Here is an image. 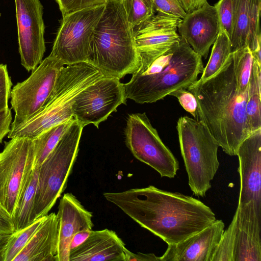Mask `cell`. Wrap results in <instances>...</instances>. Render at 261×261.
<instances>
[{"mask_svg": "<svg viewBox=\"0 0 261 261\" xmlns=\"http://www.w3.org/2000/svg\"><path fill=\"white\" fill-rule=\"evenodd\" d=\"M103 195L107 201L168 245L187 239L216 220L211 208L200 200L153 186L104 192Z\"/></svg>", "mask_w": 261, "mask_h": 261, "instance_id": "6da1fadb", "label": "cell"}, {"mask_svg": "<svg viewBox=\"0 0 261 261\" xmlns=\"http://www.w3.org/2000/svg\"><path fill=\"white\" fill-rule=\"evenodd\" d=\"M187 89L196 99L197 120L226 154L236 155L240 144L252 133L246 112L248 89L242 92L238 87L233 53L217 73L196 81Z\"/></svg>", "mask_w": 261, "mask_h": 261, "instance_id": "7a4b0ae2", "label": "cell"}, {"mask_svg": "<svg viewBox=\"0 0 261 261\" xmlns=\"http://www.w3.org/2000/svg\"><path fill=\"white\" fill-rule=\"evenodd\" d=\"M204 69L202 57L180 39L154 57L141 59L130 81L124 84L126 98L153 103L177 89L188 88Z\"/></svg>", "mask_w": 261, "mask_h": 261, "instance_id": "3957f363", "label": "cell"}, {"mask_svg": "<svg viewBox=\"0 0 261 261\" xmlns=\"http://www.w3.org/2000/svg\"><path fill=\"white\" fill-rule=\"evenodd\" d=\"M86 62L105 76L120 79L140 65L133 28L121 0H107L95 28Z\"/></svg>", "mask_w": 261, "mask_h": 261, "instance_id": "277c9868", "label": "cell"}, {"mask_svg": "<svg viewBox=\"0 0 261 261\" xmlns=\"http://www.w3.org/2000/svg\"><path fill=\"white\" fill-rule=\"evenodd\" d=\"M104 76L98 69L86 62L63 66L42 108L27 122L10 131L8 138L34 139L51 127L73 118L72 105L74 97Z\"/></svg>", "mask_w": 261, "mask_h": 261, "instance_id": "5b68a950", "label": "cell"}, {"mask_svg": "<svg viewBox=\"0 0 261 261\" xmlns=\"http://www.w3.org/2000/svg\"><path fill=\"white\" fill-rule=\"evenodd\" d=\"M176 128L189 187L194 195L204 197L220 165L219 145L200 120L181 117Z\"/></svg>", "mask_w": 261, "mask_h": 261, "instance_id": "8992f818", "label": "cell"}, {"mask_svg": "<svg viewBox=\"0 0 261 261\" xmlns=\"http://www.w3.org/2000/svg\"><path fill=\"white\" fill-rule=\"evenodd\" d=\"M75 119L39 166L32 220L47 215L65 190L79 151L83 128Z\"/></svg>", "mask_w": 261, "mask_h": 261, "instance_id": "52a82bcc", "label": "cell"}, {"mask_svg": "<svg viewBox=\"0 0 261 261\" xmlns=\"http://www.w3.org/2000/svg\"><path fill=\"white\" fill-rule=\"evenodd\" d=\"M63 66L60 61L49 55L32 71L27 79L13 87L10 92V103L15 116L10 131L27 122L40 111Z\"/></svg>", "mask_w": 261, "mask_h": 261, "instance_id": "ba28073f", "label": "cell"}, {"mask_svg": "<svg viewBox=\"0 0 261 261\" xmlns=\"http://www.w3.org/2000/svg\"><path fill=\"white\" fill-rule=\"evenodd\" d=\"M125 143L133 155L161 177L173 178L179 163L161 139L145 113L132 114L127 119Z\"/></svg>", "mask_w": 261, "mask_h": 261, "instance_id": "9c48e42d", "label": "cell"}, {"mask_svg": "<svg viewBox=\"0 0 261 261\" xmlns=\"http://www.w3.org/2000/svg\"><path fill=\"white\" fill-rule=\"evenodd\" d=\"M105 4L62 17L49 55L64 65L86 62L94 31Z\"/></svg>", "mask_w": 261, "mask_h": 261, "instance_id": "30bf717a", "label": "cell"}, {"mask_svg": "<svg viewBox=\"0 0 261 261\" xmlns=\"http://www.w3.org/2000/svg\"><path fill=\"white\" fill-rule=\"evenodd\" d=\"M34 161L33 139L14 137L0 153V206L12 216Z\"/></svg>", "mask_w": 261, "mask_h": 261, "instance_id": "8fae6325", "label": "cell"}, {"mask_svg": "<svg viewBox=\"0 0 261 261\" xmlns=\"http://www.w3.org/2000/svg\"><path fill=\"white\" fill-rule=\"evenodd\" d=\"M124 84L120 79L104 76L81 91L72 105L73 118L84 127L92 124L98 127L110 115L125 104Z\"/></svg>", "mask_w": 261, "mask_h": 261, "instance_id": "7c38bea8", "label": "cell"}, {"mask_svg": "<svg viewBox=\"0 0 261 261\" xmlns=\"http://www.w3.org/2000/svg\"><path fill=\"white\" fill-rule=\"evenodd\" d=\"M14 1L21 64L32 71L42 62L46 50L43 7L40 0Z\"/></svg>", "mask_w": 261, "mask_h": 261, "instance_id": "4fadbf2b", "label": "cell"}, {"mask_svg": "<svg viewBox=\"0 0 261 261\" xmlns=\"http://www.w3.org/2000/svg\"><path fill=\"white\" fill-rule=\"evenodd\" d=\"M181 20L156 13L135 27L134 36L140 60L158 56L177 43L181 38L177 31Z\"/></svg>", "mask_w": 261, "mask_h": 261, "instance_id": "5bb4252c", "label": "cell"}, {"mask_svg": "<svg viewBox=\"0 0 261 261\" xmlns=\"http://www.w3.org/2000/svg\"><path fill=\"white\" fill-rule=\"evenodd\" d=\"M236 155L240 179L238 206L252 202L261 210V128L241 142Z\"/></svg>", "mask_w": 261, "mask_h": 261, "instance_id": "9a60e30c", "label": "cell"}, {"mask_svg": "<svg viewBox=\"0 0 261 261\" xmlns=\"http://www.w3.org/2000/svg\"><path fill=\"white\" fill-rule=\"evenodd\" d=\"M178 31L196 53L206 59L220 32L215 7L207 2L187 14L179 23Z\"/></svg>", "mask_w": 261, "mask_h": 261, "instance_id": "2e32d148", "label": "cell"}, {"mask_svg": "<svg viewBox=\"0 0 261 261\" xmlns=\"http://www.w3.org/2000/svg\"><path fill=\"white\" fill-rule=\"evenodd\" d=\"M222 220H216L200 231L168 247L160 261H211L224 231Z\"/></svg>", "mask_w": 261, "mask_h": 261, "instance_id": "e0dca14e", "label": "cell"}, {"mask_svg": "<svg viewBox=\"0 0 261 261\" xmlns=\"http://www.w3.org/2000/svg\"><path fill=\"white\" fill-rule=\"evenodd\" d=\"M260 9L261 0H235L234 28L230 39L232 51L248 47L260 65Z\"/></svg>", "mask_w": 261, "mask_h": 261, "instance_id": "ac0fdd59", "label": "cell"}, {"mask_svg": "<svg viewBox=\"0 0 261 261\" xmlns=\"http://www.w3.org/2000/svg\"><path fill=\"white\" fill-rule=\"evenodd\" d=\"M59 221V261H69L70 244L77 232L92 230V214L71 193L63 195L57 214Z\"/></svg>", "mask_w": 261, "mask_h": 261, "instance_id": "d6986e66", "label": "cell"}, {"mask_svg": "<svg viewBox=\"0 0 261 261\" xmlns=\"http://www.w3.org/2000/svg\"><path fill=\"white\" fill-rule=\"evenodd\" d=\"M125 248L114 231L92 230L87 240L70 252L69 261H126Z\"/></svg>", "mask_w": 261, "mask_h": 261, "instance_id": "ffe728a7", "label": "cell"}, {"mask_svg": "<svg viewBox=\"0 0 261 261\" xmlns=\"http://www.w3.org/2000/svg\"><path fill=\"white\" fill-rule=\"evenodd\" d=\"M59 221L54 213L47 215L30 240L13 261H59Z\"/></svg>", "mask_w": 261, "mask_h": 261, "instance_id": "44dd1931", "label": "cell"}, {"mask_svg": "<svg viewBox=\"0 0 261 261\" xmlns=\"http://www.w3.org/2000/svg\"><path fill=\"white\" fill-rule=\"evenodd\" d=\"M39 166H34L24 183L11 216L15 232L31 224Z\"/></svg>", "mask_w": 261, "mask_h": 261, "instance_id": "7402d4cb", "label": "cell"}, {"mask_svg": "<svg viewBox=\"0 0 261 261\" xmlns=\"http://www.w3.org/2000/svg\"><path fill=\"white\" fill-rule=\"evenodd\" d=\"M260 67L253 58L246 107L247 122L251 133L261 128Z\"/></svg>", "mask_w": 261, "mask_h": 261, "instance_id": "603a6c76", "label": "cell"}, {"mask_svg": "<svg viewBox=\"0 0 261 261\" xmlns=\"http://www.w3.org/2000/svg\"><path fill=\"white\" fill-rule=\"evenodd\" d=\"M74 120L73 118L52 126L33 139L34 166H40L56 147Z\"/></svg>", "mask_w": 261, "mask_h": 261, "instance_id": "cb8c5ba5", "label": "cell"}, {"mask_svg": "<svg viewBox=\"0 0 261 261\" xmlns=\"http://www.w3.org/2000/svg\"><path fill=\"white\" fill-rule=\"evenodd\" d=\"M232 52L230 39L223 31H220L212 48L209 60L199 81H204L217 73Z\"/></svg>", "mask_w": 261, "mask_h": 261, "instance_id": "d4e9b609", "label": "cell"}, {"mask_svg": "<svg viewBox=\"0 0 261 261\" xmlns=\"http://www.w3.org/2000/svg\"><path fill=\"white\" fill-rule=\"evenodd\" d=\"M233 261H261V241L238 227L234 239Z\"/></svg>", "mask_w": 261, "mask_h": 261, "instance_id": "484cf974", "label": "cell"}, {"mask_svg": "<svg viewBox=\"0 0 261 261\" xmlns=\"http://www.w3.org/2000/svg\"><path fill=\"white\" fill-rule=\"evenodd\" d=\"M45 216L38 218L25 228L11 234L5 249L4 261H13L30 240Z\"/></svg>", "mask_w": 261, "mask_h": 261, "instance_id": "4316f807", "label": "cell"}, {"mask_svg": "<svg viewBox=\"0 0 261 261\" xmlns=\"http://www.w3.org/2000/svg\"><path fill=\"white\" fill-rule=\"evenodd\" d=\"M234 71L237 85L242 92L249 88L253 57L248 47L242 48L233 51Z\"/></svg>", "mask_w": 261, "mask_h": 261, "instance_id": "83f0119b", "label": "cell"}, {"mask_svg": "<svg viewBox=\"0 0 261 261\" xmlns=\"http://www.w3.org/2000/svg\"><path fill=\"white\" fill-rule=\"evenodd\" d=\"M127 18L134 28L153 15V0H121Z\"/></svg>", "mask_w": 261, "mask_h": 261, "instance_id": "f1b7e54d", "label": "cell"}, {"mask_svg": "<svg viewBox=\"0 0 261 261\" xmlns=\"http://www.w3.org/2000/svg\"><path fill=\"white\" fill-rule=\"evenodd\" d=\"M237 229V215L235 213L228 227L223 232L211 261H233L234 239Z\"/></svg>", "mask_w": 261, "mask_h": 261, "instance_id": "f546056e", "label": "cell"}, {"mask_svg": "<svg viewBox=\"0 0 261 261\" xmlns=\"http://www.w3.org/2000/svg\"><path fill=\"white\" fill-rule=\"evenodd\" d=\"M214 6L217 13L220 31H224L230 40L234 28L235 0H219Z\"/></svg>", "mask_w": 261, "mask_h": 261, "instance_id": "4dcf8cb0", "label": "cell"}, {"mask_svg": "<svg viewBox=\"0 0 261 261\" xmlns=\"http://www.w3.org/2000/svg\"><path fill=\"white\" fill-rule=\"evenodd\" d=\"M62 17L86 8L105 4L107 0H56Z\"/></svg>", "mask_w": 261, "mask_h": 261, "instance_id": "1f68e13d", "label": "cell"}, {"mask_svg": "<svg viewBox=\"0 0 261 261\" xmlns=\"http://www.w3.org/2000/svg\"><path fill=\"white\" fill-rule=\"evenodd\" d=\"M153 8L155 13L165 14L181 19L187 15L177 0H153Z\"/></svg>", "mask_w": 261, "mask_h": 261, "instance_id": "d6a6232c", "label": "cell"}, {"mask_svg": "<svg viewBox=\"0 0 261 261\" xmlns=\"http://www.w3.org/2000/svg\"><path fill=\"white\" fill-rule=\"evenodd\" d=\"M12 83L7 65L0 64V113L8 110Z\"/></svg>", "mask_w": 261, "mask_h": 261, "instance_id": "836d02e7", "label": "cell"}, {"mask_svg": "<svg viewBox=\"0 0 261 261\" xmlns=\"http://www.w3.org/2000/svg\"><path fill=\"white\" fill-rule=\"evenodd\" d=\"M169 95L176 97L182 108L194 117H196L197 103L192 93L181 88L172 92Z\"/></svg>", "mask_w": 261, "mask_h": 261, "instance_id": "e575fe53", "label": "cell"}, {"mask_svg": "<svg viewBox=\"0 0 261 261\" xmlns=\"http://www.w3.org/2000/svg\"><path fill=\"white\" fill-rule=\"evenodd\" d=\"M14 232L11 216L0 206V234H12Z\"/></svg>", "mask_w": 261, "mask_h": 261, "instance_id": "d590c367", "label": "cell"}, {"mask_svg": "<svg viewBox=\"0 0 261 261\" xmlns=\"http://www.w3.org/2000/svg\"><path fill=\"white\" fill-rule=\"evenodd\" d=\"M11 121L12 115L10 109L0 113V143L10 132Z\"/></svg>", "mask_w": 261, "mask_h": 261, "instance_id": "8d00e7d4", "label": "cell"}, {"mask_svg": "<svg viewBox=\"0 0 261 261\" xmlns=\"http://www.w3.org/2000/svg\"><path fill=\"white\" fill-rule=\"evenodd\" d=\"M126 261H160L159 256H156L153 253H143L138 252L133 253L125 248Z\"/></svg>", "mask_w": 261, "mask_h": 261, "instance_id": "74e56055", "label": "cell"}, {"mask_svg": "<svg viewBox=\"0 0 261 261\" xmlns=\"http://www.w3.org/2000/svg\"><path fill=\"white\" fill-rule=\"evenodd\" d=\"M185 12L190 13L202 7L207 0H177Z\"/></svg>", "mask_w": 261, "mask_h": 261, "instance_id": "f35d334b", "label": "cell"}, {"mask_svg": "<svg viewBox=\"0 0 261 261\" xmlns=\"http://www.w3.org/2000/svg\"><path fill=\"white\" fill-rule=\"evenodd\" d=\"M92 230H85L76 233L70 244V252L82 245L89 237Z\"/></svg>", "mask_w": 261, "mask_h": 261, "instance_id": "ab89813d", "label": "cell"}, {"mask_svg": "<svg viewBox=\"0 0 261 261\" xmlns=\"http://www.w3.org/2000/svg\"><path fill=\"white\" fill-rule=\"evenodd\" d=\"M11 234H0V261H4L5 249Z\"/></svg>", "mask_w": 261, "mask_h": 261, "instance_id": "60d3db41", "label": "cell"}, {"mask_svg": "<svg viewBox=\"0 0 261 261\" xmlns=\"http://www.w3.org/2000/svg\"><path fill=\"white\" fill-rule=\"evenodd\" d=\"M1 13L0 12V17H1Z\"/></svg>", "mask_w": 261, "mask_h": 261, "instance_id": "b9f144b4", "label": "cell"}]
</instances>
